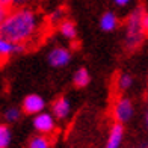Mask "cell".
I'll list each match as a JSON object with an SVG mask.
<instances>
[{"label": "cell", "mask_w": 148, "mask_h": 148, "mask_svg": "<svg viewBox=\"0 0 148 148\" xmlns=\"http://www.w3.org/2000/svg\"><path fill=\"white\" fill-rule=\"evenodd\" d=\"M39 27L41 20L35 11L27 6H15L0 26V35L12 42L27 44L38 35Z\"/></svg>", "instance_id": "obj_1"}, {"label": "cell", "mask_w": 148, "mask_h": 148, "mask_svg": "<svg viewBox=\"0 0 148 148\" xmlns=\"http://www.w3.org/2000/svg\"><path fill=\"white\" fill-rule=\"evenodd\" d=\"M144 15H145V9L142 6H138L130 12V15L125 20L124 45L129 51L138 50L145 39L147 32L144 29Z\"/></svg>", "instance_id": "obj_2"}, {"label": "cell", "mask_w": 148, "mask_h": 148, "mask_svg": "<svg viewBox=\"0 0 148 148\" xmlns=\"http://www.w3.org/2000/svg\"><path fill=\"white\" fill-rule=\"evenodd\" d=\"M134 107L130 98L127 97H118L115 104H113V118H115L116 123L124 124L127 121H130L133 116Z\"/></svg>", "instance_id": "obj_3"}, {"label": "cell", "mask_w": 148, "mask_h": 148, "mask_svg": "<svg viewBox=\"0 0 148 148\" xmlns=\"http://www.w3.org/2000/svg\"><path fill=\"white\" fill-rule=\"evenodd\" d=\"M47 59H49V64L51 66L64 68V66H66L71 62V51L68 49H65V47H55V49L50 50Z\"/></svg>", "instance_id": "obj_4"}, {"label": "cell", "mask_w": 148, "mask_h": 148, "mask_svg": "<svg viewBox=\"0 0 148 148\" xmlns=\"http://www.w3.org/2000/svg\"><path fill=\"white\" fill-rule=\"evenodd\" d=\"M33 127L41 134H49L55 130V115L47 112H39L33 118Z\"/></svg>", "instance_id": "obj_5"}, {"label": "cell", "mask_w": 148, "mask_h": 148, "mask_svg": "<svg viewBox=\"0 0 148 148\" xmlns=\"http://www.w3.org/2000/svg\"><path fill=\"white\" fill-rule=\"evenodd\" d=\"M45 106V101L41 95L38 94H29L27 97L23 100V106L21 109L24 113H29V115H36V113L42 112Z\"/></svg>", "instance_id": "obj_6"}, {"label": "cell", "mask_w": 148, "mask_h": 148, "mask_svg": "<svg viewBox=\"0 0 148 148\" xmlns=\"http://www.w3.org/2000/svg\"><path fill=\"white\" fill-rule=\"evenodd\" d=\"M26 50V44H17L12 42L9 39H6L5 36L0 35V62H3L5 59H8L12 55L21 53Z\"/></svg>", "instance_id": "obj_7"}, {"label": "cell", "mask_w": 148, "mask_h": 148, "mask_svg": "<svg viewBox=\"0 0 148 148\" xmlns=\"http://www.w3.org/2000/svg\"><path fill=\"white\" fill-rule=\"evenodd\" d=\"M123 139H124V124L115 123L110 127L104 148H119L123 144Z\"/></svg>", "instance_id": "obj_8"}, {"label": "cell", "mask_w": 148, "mask_h": 148, "mask_svg": "<svg viewBox=\"0 0 148 148\" xmlns=\"http://www.w3.org/2000/svg\"><path fill=\"white\" fill-rule=\"evenodd\" d=\"M51 112L58 119H65L71 112V103L66 97H59L53 101L51 106Z\"/></svg>", "instance_id": "obj_9"}, {"label": "cell", "mask_w": 148, "mask_h": 148, "mask_svg": "<svg viewBox=\"0 0 148 148\" xmlns=\"http://www.w3.org/2000/svg\"><path fill=\"white\" fill-rule=\"evenodd\" d=\"M100 27H101V30H104V32L115 30L118 27V18H116V15L113 14V12H110V11L104 12V14L100 17Z\"/></svg>", "instance_id": "obj_10"}, {"label": "cell", "mask_w": 148, "mask_h": 148, "mask_svg": "<svg viewBox=\"0 0 148 148\" xmlns=\"http://www.w3.org/2000/svg\"><path fill=\"white\" fill-rule=\"evenodd\" d=\"M59 32L65 39H70V41H74V39L77 38V27L73 21H70V20H64V21L59 24Z\"/></svg>", "instance_id": "obj_11"}, {"label": "cell", "mask_w": 148, "mask_h": 148, "mask_svg": "<svg viewBox=\"0 0 148 148\" xmlns=\"http://www.w3.org/2000/svg\"><path fill=\"white\" fill-rule=\"evenodd\" d=\"M91 82V77H89V73L86 68H79L76 70V73H74L73 76V83L74 86H77V88H85V86H88Z\"/></svg>", "instance_id": "obj_12"}, {"label": "cell", "mask_w": 148, "mask_h": 148, "mask_svg": "<svg viewBox=\"0 0 148 148\" xmlns=\"http://www.w3.org/2000/svg\"><path fill=\"white\" fill-rule=\"evenodd\" d=\"M115 85H116V89H118L119 92H124V91H127V89H130L132 85H133L132 74H129V73H121L119 76L116 77Z\"/></svg>", "instance_id": "obj_13"}, {"label": "cell", "mask_w": 148, "mask_h": 148, "mask_svg": "<svg viewBox=\"0 0 148 148\" xmlns=\"http://www.w3.org/2000/svg\"><path fill=\"white\" fill-rule=\"evenodd\" d=\"M11 129L6 124H0V148H8L11 144Z\"/></svg>", "instance_id": "obj_14"}, {"label": "cell", "mask_w": 148, "mask_h": 148, "mask_svg": "<svg viewBox=\"0 0 148 148\" xmlns=\"http://www.w3.org/2000/svg\"><path fill=\"white\" fill-rule=\"evenodd\" d=\"M27 148H50V140L47 139L44 134H39V136L32 138Z\"/></svg>", "instance_id": "obj_15"}, {"label": "cell", "mask_w": 148, "mask_h": 148, "mask_svg": "<svg viewBox=\"0 0 148 148\" xmlns=\"http://www.w3.org/2000/svg\"><path fill=\"white\" fill-rule=\"evenodd\" d=\"M65 20V9L64 8H56L53 12H50V23L51 24H60Z\"/></svg>", "instance_id": "obj_16"}, {"label": "cell", "mask_w": 148, "mask_h": 148, "mask_svg": "<svg viewBox=\"0 0 148 148\" xmlns=\"http://www.w3.org/2000/svg\"><path fill=\"white\" fill-rule=\"evenodd\" d=\"M21 116V110L18 109V107H9V109H6L5 112V119L8 121V123H15V121L20 119Z\"/></svg>", "instance_id": "obj_17"}, {"label": "cell", "mask_w": 148, "mask_h": 148, "mask_svg": "<svg viewBox=\"0 0 148 148\" xmlns=\"http://www.w3.org/2000/svg\"><path fill=\"white\" fill-rule=\"evenodd\" d=\"M9 12H11L9 6H6V5H3L2 2H0V26L5 23V20H6V17L9 15Z\"/></svg>", "instance_id": "obj_18"}, {"label": "cell", "mask_w": 148, "mask_h": 148, "mask_svg": "<svg viewBox=\"0 0 148 148\" xmlns=\"http://www.w3.org/2000/svg\"><path fill=\"white\" fill-rule=\"evenodd\" d=\"M132 2V0H113V3H115L116 6H121V8H123V6H127Z\"/></svg>", "instance_id": "obj_19"}, {"label": "cell", "mask_w": 148, "mask_h": 148, "mask_svg": "<svg viewBox=\"0 0 148 148\" xmlns=\"http://www.w3.org/2000/svg\"><path fill=\"white\" fill-rule=\"evenodd\" d=\"M3 5H6V6H9V8H12V6H15V3H17V0H0Z\"/></svg>", "instance_id": "obj_20"}, {"label": "cell", "mask_w": 148, "mask_h": 148, "mask_svg": "<svg viewBox=\"0 0 148 148\" xmlns=\"http://www.w3.org/2000/svg\"><path fill=\"white\" fill-rule=\"evenodd\" d=\"M30 2H33V0H17L15 6H26V5L30 3Z\"/></svg>", "instance_id": "obj_21"}, {"label": "cell", "mask_w": 148, "mask_h": 148, "mask_svg": "<svg viewBox=\"0 0 148 148\" xmlns=\"http://www.w3.org/2000/svg\"><path fill=\"white\" fill-rule=\"evenodd\" d=\"M144 29L148 33V12H145V15H144Z\"/></svg>", "instance_id": "obj_22"}, {"label": "cell", "mask_w": 148, "mask_h": 148, "mask_svg": "<svg viewBox=\"0 0 148 148\" xmlns=\"http://www.w3.org/2000/svg\"><path fill=\"white\" fill-rule=\"evenodd\" d=\"M145 124H147V129H148V95H147V113H145Z\"/></svg>", "instance_id": "obj_23"}, {"label": "cell", "mask_w": 148, "mask_h": 148, "mask_svg": "<svg viewBox=\"0 0 148 148\" xmlns=\"http://www.w3.org/2000/svg\"><path fill=\"white\" fill-rule=\"evenodd\" d=\"M147 144H148V142H147Z\"/></svg>", "instance_id": "obj_24"}]
</instances>
